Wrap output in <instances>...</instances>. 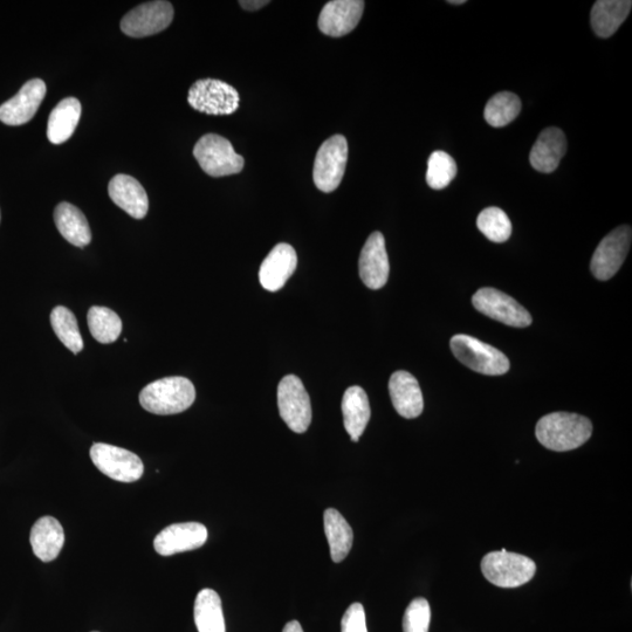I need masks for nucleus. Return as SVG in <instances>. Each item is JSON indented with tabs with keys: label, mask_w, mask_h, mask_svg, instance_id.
Returning <instances> with one entry per match:
<instances>
[{
	"label": "nucleus",
	"mask_w": 632,
	"mask_h": 632,
	"mask_svg": "<svg viewBox=\"0 0 632 632\" xmlns=\"http://www.w3.org/2000/svg\"><path fill=\"white\" fill-rule=\"evenodd\" d=\"M593 434V424L585 416L569 412H553L542 417L537 424L538 441L546 449L566 452L580 448Z\"/></svg>",
	"instance_id": "nucleus-1"
},
{
	"label": "nucleus",
	"mask_w": 632,
	"mask_h": 632,
	"mask_svg": "<svg viewBox=\"0 0 632 632\" xmlns=\"http://www.w3.org/2000/svg\"><path fill=\"white\" fill-rule=\"evenodd\" d=\"M195 400L194 384L181 376L166 377L150 383L140 394V403L144 410L163 416L181 414Z\"/></svg>",
	"instance_id": "nucleus-2"
},
{
	"label": "nucleus",
	"mask_w": 632,
	"mask_h": 632,
	"mask_svg": "<svg viewBox=\"0 0 632 632\" xmlns=\"http://www.w3.org/2000/svg\"><path fill=\"white\" fill-rule=\"evenodd\" d=\"M482 572L485 579L500 588H518L530 582L537 565L525 555L510 553L506 549L484 556Z\"/></svg>",
	"instance_id": "nucleus-3"
},
{
	"label": "nucleus",
	"mask_w": 632,
	"mask_h": 632,
	"mask_svg": "<svg viewBox=\"0 0 632 632\" xmlns=\"http://www.w3.org/2000/svg\"><path fill=\"white\" fill-rule=\"evenodd\" d=\"M450 347L456 359L473 372L499 376L510 370V361L504 353L472 336L455 335L450 341Z\"/></svg>",
	"instance_id": "nucleus-4"
},
{
	"label": "nucleus",
	"mask_w": 632,
	"mask_h": 632,
	"mask_svg": "<svg viewBox=\"0 0 632 632\" xmlns=\"http://www.w3.org/2000/svg\"><path fill=\"white\" fill-rule=\"evenodd\" d=\"M194 156L205 174L224 177L239 174L244 158L236 153L229 140L216 134H206L196 143Z\"/></svg>",
	"instance_id": "nucleus-5"
},
{
	"label": "nucleus",
	"mask_w": 632,
	"mask_h": 632,
	"mask_svg": "<svg viewBox=\"0 0 632 632\" xmlns=\"http://www.w3.org/2000/svg\"><path fill=\"white\" fill-rule=\"evenodd\" d=\"M348 161V142L345 136L334 135L322 143L316 154L313 170L314 184L322 192L339 188Z\"/></svg>",
	"instance_id": "nucleus-6"
},
{
	"label": "nucleus",
	"mask_w": 632,
	"mask_h": 632,
	"mask_svg": "<svg viewBox=\"0 0 632 632\" xmlns=\"http://www.w3.org/2000/svg\"><path fill=\"white\" fill-rule=\"evenodd\" d=\"M189 105L208 115H231L239 108L240 96L236 88L217 79H202L189 89Z\"/></svg>",
	"instance_id": "nucleus-7"
},
{
	"label": "nucleus",
	"mask_w": 632,
	"mask_h": 632,
	"mask_svg": "<svg viewBox=\"0 0 632 632\" xmlns=\"http://www.w3.org/2000/svg\"><path fill=\"white\" fill-rule=\"evenodd\" d=\"M278 407L287 427L297 434H304L312 422V405L299 377L287 375L278 387Z\"/></svg>",
	"instance_id": "nucleus-8"
},
{
	"label": "nucleus",
	"mask_w": 632,
	"mask_h": 632,
	"mask_svg": "<svg viewBox=\"0 0 632 632\" xmlns=\"http://www.w3.org/2000/svg\"><path fill=\"white\" fill-rule=\"evenodd\" d=\"M91 458L99 471L116 482L134 483L143 476L141 458L118 446L95 443L91 449Z\"/></svg>",
	"instance_id": "nucleus-9"
},
{
	"label": "nucleus",
	"mask_w": 632,
	"mask_h": 632,
	"mask_svg": "<svg viewBox=\"0 0 632 632\" xmlns=\"http://www.w3.org/2000/svg\"><path fill=\"white\" fill-rule=\"evenodd\" d=\"M472 304L478 312L506 326L525 328L532 324V315L517 300L494 288L486 287L473 295Z\"/></svg>",
	"instance_id": "nucleus-10"
},
{
	"label": "nucleus",
	"mask_w": 632,
	"mask_h": 632,
	"mask_svg": "<svg viewBox=\"0 0 632 632\" xmlns=\"http://www.w3.org/2000/svg\"><path fill=\"white\" fill-rule=\"evenodd\" d=\"M174 19V8L169 2L157 0L137 6L121 20V30L128 37L154 36L169 27Z\"/></svg>",
	"instance_id": "nucleus-11"
},
{
	"label": "nucleus",
	"mask_w": 632,
	"mask_h": 632,
	"mask_svg": "<svg viewBox=\"0 0 632 632\" xmlns=\"http://www.w3.org/2000/svg\"><path fill=\"white\" fill-rule=\"evenodd\" d=\"M630 226L623 225L610 232L594 253L590 269L597 280L606 281L615 276L627 258L631 245Z\"/></svg>",
	"instance_id": "nucleus-12"
},
{
	"label": "nucleus",
	"mask_w": 632,
	"mask_h": 632,
	"mask_svg": "<svg viewBox=\"0 0 632 632\" xmlns=\"http://www.w3.org/2000/svg\"><path fill=\"white\" fill-rule=\"evenodd\" d=\"M47 88L40 79L27 81L17 95L0 106V121L8 126H22L30 122L43 103Z\"/></svg>",
	"instance_id": "nucleus-13"
},
{
	"label": "nucleus",
	"mask_w": 632,
	"mask_h": 632,
	"mask_svg": "<svg viewBox=\"0 0 632 632\" xmlns=\"http://www.w3.org/2000/svg\"><path fill=\"white\" fill-rule=\"evenodd\" d=\"M360 278L370 290H380L387 284L390 265L386 239L381 232H374L364 244L359 260Z\"/></svg>",
	"instance_id": "nucleus-14"
},
{
	"label": "nucleus",
	"mask_w": 632,
	"mask_h": 632,
	"mask_svg": "<svg viewBox=\"0 0 632 632\" xmlns=\"http://www.w3.org/2000/svg\"><path fill=\"white\" fill-rule=\"evenodd\" d=\"M208 540V530L199 522L174 524L157 535L154 540L155 551L162 556L194 551Z\"/></svg>",
	"instance_id": "nucleus-15"
},
{
	"label": "nucleus",
	"mask_w": 632,
	"mask_h": 632,
	"mask_svg": "<svg viewBox=\"0 0 632 632\" xmlns=\"http://www.w3.org/2000/svg\"><path fill=\"white\" fill-rule=\"evenodd\" d=\"M362 0H333L322 9L319 29L326 36L340 38L354 31L364 11Z\"/></svg>",
	"instance_id": "nucleus-16"
},
{
	"label": "nucleus",
	"mask_w": 632,
	"mask_h": 632,
	"mask_svg": "<svg viewBox=\"0 0 632 632\" xmlns=\"http://www.w3.org/2000/svg\"><path fill=\"white\" fill-rule=\"evenodd\" d=\"M297 252L290 244H278L265 258L259 270V281L266 291L281 290L297 270Z\"/></svg>",
	"instance_id": "nucleus-17"
},
{
	"label": "nucleus",
	"mask_w": 632,
	"mask_h": 632,
	"mask_svg": "<svg viewBox=\"0 0 632 632\" xmlns=\"http://www.w3.org/2000/svg\"><path fill=\"white\" fill-rule=\"evenodd\" d=\"M389 393L398 415L407 419L422 415L423 394L414 375L404 370L393 374L389 381Z\"/></svg>",
	"instance_id": "nucleus-18"
},
{
	"label": "nucleus",
	"mask_w": 632,
	"mask_h": 632,
	"mask_svg": "<svg viewBox=\"0 0 632 632\" xmlns=\"http://www.w3.org/2000/svg\"><path fill=\"white\" fill-rule=\"evenodd\" d=\"M108 194L112 201L129 216L143 219L149 210V199L146 190L134 177L116 175L108 185Z\"/></svg>",
	"instance_id": "nucleus-19"
},
{
	"label": "nucleus",
	"mask_w": 632,
	"mask_h": 632,
	"mask_svg": "<svg viewBox=\"0 0 632 632\" xmlns=\"http://www.w3.org/2000/svg\"><path fill=\"white\" fill-rule=\"evenodd\" d=\"M567 140L561 129L551 127L540 134L531 150L532 167L540 173L551 174L565 156Z\"/></svg>",
	"instance_id": "nucleus-20"
},
{
	"label": "nucleus",
	"mask_w": 632,
	"mask_h": 632,
	"mask_svg": "<svg viewBox=\"0 0 632 632\" xmlns=\"http://www.w3.org/2000/svg\"><path fill=\"white\" fill-rule=\"evenodd\" d=\"M30 541L37 558L51 562L58 558L64 547V528L56 518H40L32 527Z\"/></svg>",
	"instance_id": "nucleus-21"
},
{
	"label": "nucleus",
	"mask_w": 632,
	"mask_h": 632,
	"mask_svg": "<svg viewBox=\"0 0 632 632\" xmlns=\"http://www.w3.org/2000/svg\"><path fill=\"white\" fill-rule=\"evenodd\" d=\"M342 414L350 438L355 443L359 442L372 416L366 391L357 386L348 388L343 395Z\"/></svg>",
	"instance_id": "nucleus-22"
},
{
	"label": "nucleus",
	"mask_w": 632,
	"mask_h": 632,
	"mask_svg": "<svg viewBox=\"0 0 632 632\" xmlns=\"http://www.w3.org/2000/svg\"><path fill=\"white\" fill-rule=\"evenodd\" d=\"M54 222H56L60 235L68 243L84 249L92 242V232L87 218L77 206L70 203H60L54 210Z\"/></svg>",
	"instance_id": "nucleus-23"
},
{
	"label": "nucleus",
	"mask_w": 632,
	"mask_h": 632,
	"mask_svg": "<svg viewBox=\"0 0 632 632\" xmlns=\"http://www.w3.org/2000/svg\"><path fill=\"white\" fill-rule=\"evenodd\" d=\"M81 112L78 99L67 98L60 101L48 119V140L53 144H63L70 140L79 125Z\"/></svg>",
	"instance_id": "nucleus-24"
},
{
	"label": "nucleus",
	"mask_w": 632,
	"mask_h": 632,
	"mask_svg": "<svg viewBox=\"0 0 632 632\" xmlns=\"http://www.w3.org/2000/svg\"><path fill=\"white\" fill-rule=\"evenodd\" d=\"M632 8L630 0H599L593 6L592 27L596 36L609 38L620 29Z\"/></svg>",
	"instance_id": "nucleus-25"
},
{
	"label": "nucleus",
	"mask_w": 632,
	"mask_h": 632,
	"mask_svg": "<svg viewBox=\"0 0 632 632\" xmlns=\"http://www.w3.org/2000/svg\"><path fill=\"white\" fill-rule=\"evenodd\" d=\"M324 521L332 560L339 563L347 558L353 547L354 533L352 527L335 508H328L324 514Z\"/></svg>",
	"instance_id": "nucleus-26"
},
{
	"label": "nucleus",
	"mask_w": 632,
	"mask_h": 632,
	"mask_svg": "<svg viewBox=\"0 0 632 632\" xmlns=\"http://www.w3.org/2000/svg\"><path fill=\"white\" fill-rule=\"evenodd\" d=\"M194 615L198 632H226L222 600L215 590L198 593Z\"/></svg>",
	"instance_id": "nucleus-27"
},
{
	"label": "nucleus",
	"mask_w": 632,
	"mask_h": 632,
	"mask_svg": "<svg viewBox=\"0 0 632 632\" xmlns=\"http://www.w3.org/2000/svg\"><path fill=\"white\" fill-rule=\"evenodd\" d=\"M87 321L93 338L102 345H109L120 338L122 321L112 309L94 306L88 311Z\"/></svg>",
	"instance_id": "nucleus-28"
},
{
	"label": "nucleus",
	"mask_w": 632,
	"mask_h": 632,
	"mask_svg": "<svg viewBox=\"0 0 632 632\" xmlns=\"http://www.w3.org/2000/svg\"><path fill=\"white\" fill-rule=\"evenodd\" d=\"M521 111V101L518 95L503 92L494 95L485 107V120L494 128L510 125L518 118Z\"/></svg>",
	"instance_id": "nucleus-29"
},
{
	"label": "nucleus",
	"mask_w": 632,
	"mask_h": 632,
	"mask_svg": "<svg viewBox=\"0 0 632 632\" xmlns=\"http://www.w3.org/2000/svg\"><path fill=\"white\" fill-rule=\"evenodd\" d=\"M51 325L58 339L72 353L78 354L84 349L77 318L70 309L64 306L54 308L51 313Z\"/></svg>",
	"instance_id": "nucleus-30"
},
{
	"label": "nucleus",
	"mask_w": 632,
	"mask_h": 632,
	"mask_svg": "<svg viewBox=\"0 0 632 632\" xmlns=\"http://www.w3.org/2000/svg\"><path fill=\"white\" fill-rule=\"evenodd\" d=\"M477 226L483 235L493 243H505L512 235V223L499 208H487L480 212Z\"/></svg>",
	"instance_id": "nucleus-31"
},
{
	"label": "nucleus",
	"mask_w": 632,
	"mask_h": 632,
	"mask_svg": "<svg viewBox=\"0 0 632 632\" xmlns=\"http://www.w3.org/2000/svg\"><path fill=\"white\" fill-rule=\"evenodd\" d=\"M456 161L445 151H435L429 157L427 182L431 189L443 190L457 175Z\"/></svg>",
	"instance_id": "nucleus-32"
},
{
	"label": "nucleus",
	"mask_w": 632,
	"mask_h": 632,
	"mask_svg": "<svg viewBox=\"0 0 632 632\" xmlns=\"http://www.w3.org/2000/svg\"><path fill=\"white\" fill-rule=\"evenodd\" d=\"M430 621V604L423 597H418L405 610L403 632H429Z\"/></svg>",
	"instance_id": "nucleus-33"
},
{
	"label": "nucleus",
	"mask_w": 632,
	"mask_h": 632,
	"mask_svg": "<svg viewBox=\"0 0 632 632\" xmlns=\"http://www.w3.org/2000/svg\"><path fill=\"white\" fill-rule=\"evenodd\" d=\"M342 632H368L366 613L361 603L350 606L341 621Z\"/></svg>",
	"instance_id": "nucleus-34"
},
{
	"label": "nucleus",
	"mask_w": 632,
	"mask_h": 632,
	"mask_svg": "<svg viewBox=\"0 0 632 632\" xmlns=\"http://www.w3.org/2000/svg\"><path fill=\"white\" fill-rule=\"evenodd\" d=\"M269 3L267 0H243V2H239L240 6L247 11L260 10Z\"/></svg>",
	"instance_id": "nucleus-35"
},
{
	"label": "nucleus",
	"mask_w": 632,
	"mask_h": 632,
	"mask_svg": "<svg viewBox=\"0 0 632 632\" xmlns=\"http://www.w3.org/2000/svg\"><path fill=\"white\" fill-rule=\"evenodd\" d=\"M283 632H304V630H302L301 624L298 621H292L285 625Z\"/></svg>",
	"instance_id": "nucleus-36"
},
{
	"label": "nucleus",
	"mask_w": 632,
	"mask_h": 632,
	"mask_svg": "<svg viewBox=\"0 0 632 632\" xmlns=\"http://www.w3.org/2000/svg\"><path fill=\"white\" fill-rule=\"evenodd\" d=\"M451 5H463L465 4V0H450V2H448Z\"/></svg>",
	"instance_id": "nucleus-37"
},
{
	"label": "nucleus",
	"mask_w": 632,
	"mask_h": 632,
	"mask_svg": "<svg viewBox=\"0 0 632 632\" xmlns=\"http://www.w3.org/2000/svg\"><path fill=\"white\" fill-rule=\"evenodd\" d=\"M94 632H98V631H94Z\"/></svg>",
	"instance_id": "nucleus-38"
}]
</instances>
